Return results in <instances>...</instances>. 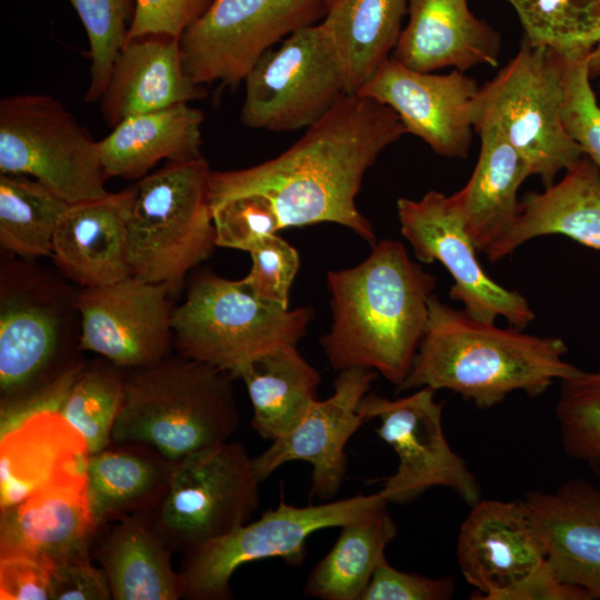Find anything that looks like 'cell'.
<instances>
[{
    "mask_svg": "<svg viewBox=\"0 0 600 600\" xmlns=\"http://www.w3.org/2000/svg\"><path fill=\"white\" fill-rule=\"evenodd\" d=\"M590 79L600 77V43L588 56Z\"/></svg>",
    "mask_w": 600,
    "mask_h": 600,
    "instance_id": "obj_46",
    "label": "cell"
},
{
    "mask_svg": "<svg viewBox=\"0 0 600 600\" xmlns=\"http://www.w3.org/2000/svg\"><path fill=\"white\" fill-rule=\"evenodd\" d=\"M559 182L520 201L509 232L486 254L498 261L538 237L560 234L600 250V170L583 156Z\"/></svg>",
    "mask_w": 600,
    "mask_h": 600,
    "instance_id": "obj_26",
    "label": "cell"
},
{
    "mask_svg": "<svg viewBox=\"0 0 600 600\" xmlns=\"http://www.w3.org/2000/svg\"><path fill=\"white\" fill-rule=\"evenodd\" d=\"M89 39L90 82L86 102L100 100L113 62L127 40L136 0H70Z\"/></svg>",
    "mask_w": 600,
    "mask_h": 600,
    "instance_id": "obj_38",
    "label": "cell"
},
{
    "mask_svg": "<svg viewBox=\"0 0 600 600\" xmlns=\"http://www.w3.org/2000/svg\"><path fill=\"white\" fill-rule=\"evenodd\" d=\"M323 0H212L180 36L183 69L203 87H234L271 47L326 13Z\"/></svg>",
    "mask_w": 600,
    "mask_h": 600,
    "instance_id": "obj_13",
    "label": "cell"
},
{
    "mask_svg": "<svg viewBox=\"0 0 600 600\" xmlns=\"http://www.w3.org/2000/svg\"><path fill=\"white\" fill-rule=\"evenodd\" d=\"M408 13L391 57L407 68L464 72L478 64L498 66L500 36L470 11L467 0H409Z\"/></svg>",
    "mask_w": 600,
    "mask_h": 600,
    "instance_id": "obj_25",
    "label": "cell"
},
{
    "mask_svg": "<svg viewBox=\"0 0 600 600\" xmlns=\"http://www.w3.org/2000/svg\"><path fill=\"white\" fill-rule=\"evenodd\" d=\"M478 133L481 149L476 168L451 198L476 249L486 253L513 226L519 187L532 173L524 157L499 131L486 128Z\"/></svg>",
    "mask_w": 600,
    "mask_h": 600,
    "instance_id": "obj_27",
    "label": "cell"
},
{
    "mask_svg": "<svg viewBox=\"0 0 600 600\" xmlns=\"http://www.w3.org/2000/svg\"><path fill=\"white\" fill-rule=\"evenodd\" d=\"M172 294L161 283L131 276L76 294L79 349L133 370L151 367L173 349Z\"/></svg>",
    "mask_w": 600,
    "mask_h": 600,
    "instance_id": "obj_16",
    "label": "cell"
},
{
    "mask_svg": "<svg viewBox=\"0 0 600 600\" xmlns=\"http://www.w3.org/2000/svg\"><path fill=\"white\" fill-rule=\"evenodd\" d=\"M377 376V371L361 367L339 371L332 394L317 399L290 432L252 458L259 481L288 462L304 461L312 466L310 496L332 499L346 477L347 443L366 422L358 407Z\"/></svg>",
    "mask_w": 600,
    "mask_h": 600,
    "instance_id": "obj_18",
    "label": "cell"
},
{
    "mask_svg": "<svg viewBox=\"0 0 600 600\" xmlns=\"http://www.w3.org/2000/svg\"><path fill=\"white\" fill-rule=\"evenodd\" d=\"M57 404L58 400L37 404L1 426L0 510L61 473L86 469L87 442Z\"/></svg>",
    "mask_w": 600,
    "mask_h": 600,
    "instance_id": "obj_23",
    "label": "cell"
},
{
    "mask_svg": "<svg viewBox=\"0 0 600 600\" xmlns=\"http://www.w3.org/2000/svg\"><path fill=\"white\" fill-rule=\"evenodd\" d=\"M588 56L562 59V121L568 134L600 170V106L591 87Z\"/></svg>",
    "mask_w": 600,
    "mask_h": 600,
    "instance_id": "obj_39",
    "label": "cell"
},
{
    "mask_svg": "<svg viewBox=\"0 0 600 600\" xmlns=\"http://www.w3.org/2000/svg\"><path fill=\"white\" fill-rule=\"evenodd\" d=\"M383 503L388 502L378 491L298 507L287 503L281 490L276 508L183 553L179 570L182 598L231 599L230 580L242 564L280 558L289 564L299 566L306 557L307 541L311 534L322 529L342 527Z\"/></svg>",
    "mask_w": 600,
    "mask_h": 600,
    "instance_id": "obj_9",
    "label": "cell"
},
{
    "mask_svg": "<svg viewBox=\"0 0 600 600\" xmlns=\"http://www.w3.org/2000/svg\"><path fill=\"white\" fill-rule=\"evenodd\" d=\"M100 527L86 469L70 470L1 510L0 557L24 554L54 566L89 554Z\"/></svg>",
    "mask_w": 600,
    "mask_h": 600,
    "instance_id": "obj_20",
    "label": "cell"
},
{
    "mask_svg": "<svg viewBox=\"0 0 600 600\" xmlns=\"http://www.w3.org/2000/svg\"><path fill=\"white\" fill-rule=\"evenodd\" d=\"M206 92L183 69L180 38L149 33L127 38L99 100L100 110L114 128L130 117L189 103Z\"/></svg>",
    "mask_w": 600,
    "mask_h": 600,
    "instance_id": "obj_24",
    "label": "cell"
},
{
    "mask_svg": "<svg viewBox=\"0 0 600 600\" xmlns=\"http://www.w3.org/2000/svg\"><path fill=\"white\" fill-rule=\"evenodd\" d=\"M233 379L178 353L128 370L111 442L147 446L176 462L230 440L240 422Z\"/></svg>",
    "mask_w": 600,
    "mask_h": 600,
    "instance_id": "obj_5",
    "label": "cell"
},
{
    "mask_svg": "<svg viewBox=\"0 0 600 600\" xmlns=\"http://www.w3.org/2000/svg\"><path fill=\"white\" fill-rule=\"evenodd\" d=\"M0 173L31 177L69 204L109 193L98 141L48 94L1 99Z\"/></svg>",
    "mask_w": 600,
    "mask_h": 600,
    "instance_id": "obj_10",
    "label": "cell"
},
{
    "mask_svg": "<svg viewBox=\"0 0 600 600\" xmlns=\"http://www.w3.org/2000/svg\"><path fill=\"white\" fill-rule=\"evenodd\" d=\"M244 126L294 131L318 121L347 92L334 48L320 23L302 27L268 50L244 79Z\"/></svg>",
    "mask_w": 600,
    "mask_h": 600,
    "instance_id": "obj_12",
    "label": "cell"
},
{
    "mask_svg": "<svg viewBox=\"0 0 600 600\" xmlns=\"http://www.w3.org/2000/svg\"><path fill=\"white\" fill-rule=\"evenodd\" d=\"M406 133L390 107L346 93L278 157L246 169L212 171L210 206L258 196L273 210L279 230L332 222L372 247L376 233L356 198L367 170Z\"/></svg>",
    "mask_w": 600,
    "mask_h": 600,
    "instance_id": "obj_1",
    "label": "cell"
},
{
    "mask_svg": "<svg viewBox=\"0 0 600 600\" xmlns=\"http://www.w3.org/2000/svg\"><path fill=\"white\" fill-rule=\"evenodd\" d=\"M201 110L180 103L130 117L98 141L109 178L140 180L160 161H179L201 154Z\"/></svg>",
    "mask_w": 600,
    "mask_h": 600,
    "instance_id": "obj_29",
    "label": "cell"
},
{
    "mask_svg": "<svg viewBox=\"0 0 600 600\" xmlns=\"http://www.w3.org/2000/svg\"><path fill=\"white\" fill-rule=\"evenodd\" d=\"M252 458L230 439L174 462L162 498L150 510L172 551L184 553L249 522L261 483Z\"/></svg>",
    "mask_w": 600,
    "mask_h": 600,
    "instance_id": "obj_11",
    "label": "cell"
},
{
    "mask_svg": "<svg viewBox=\"0 0 600 600\" xmlns=\"http://www.w3.org/2000/svg\"><path fill=\"white\" fill-rule=\"evenodd\" d=\"M524 39L560 58L589 54L600 43V0H508Z\"/></svg>",
    "mask_w": 600,
    "mask_h": 600,
    "instance_id": "obj_36",
    "label": "cell"
},
{
    "mask_svg": "<svg viewBox=\"0 0 600 600\" xmlns=\"http://www.w3.org/2000/svg\"><path fill=\"white\" fill-rule=\"evenodd\" d=\"M556 413L566 452L600 476V370L562 380Z\"/></svg>",
    "mask_w": 600,
    "mask_h": 600,
    "instance_id": "obj_37",
    "label": "cell"
},
{
    "mask_svg": "<svg viewBox=\"0 0 600 600\" xmlns=\"http://www.w3.org/2000/svg\"><path fill=\"white\" fill-rule=\"evenodd\" d=\"M217 244L250 252L279 230L269 203L258 196L234 197L211 204Z\"/></svg>",
    "mask_w": 600,
    "mask_h": 600,
    "instance_id": "obj_40",
    "label": "cell"
},
{
    "mask_svg": "<svg viewBox=\"0 0 600 600\" xmlns=\"http://www.w3.org/2000/svg\"><path fill=\"white\" fill-rule=\"evenodd\" d=\"M52 568L48 561L30 556L0 557V599H51Z\"/></svg>",
    "mask_w": 600,
    "mask_h": 600,
    "instance_id": "obj_44",
    "label": "cell"
},
{
    "mask_svg": "<svg viewBox=\"0 0 600 600\" xmlns=\"http://www.w3.org/2000/svg\"><path fill=\"white\" fill-rule=\"evenodd\" d=\"M212 0H136V11L127 38L149 33L179 37L209 7Z\"/></svg>",
    "mask_w": 600,
    "mask_h": 600,
    "instance_id": "obj_43",
    "label": "cell"
},
{
    "mask_svg": "<svg viewBox=\"0 0 600 600\" xmlns=\"http://www.w3.org/2000/svg\"><path fill=\"white\" fill-rule=\"evenodd\" d=\"M599 89H600V84H599Z\"/></svg>",
    "mask_w": 600,
    "mask_h": 600,
    "instance_id": "obj_47",
    "label": "cell"
},
{
    "mask_svg": "<svg viewBox=\"0 0 600 600\" xmlns=\"http://www.w3.org/2000/svg\"><path fill=\"white\" fill-rule=\"evenodd\" d=\"M77 291L36 264L4 252L0 267L1 420L47 398L82 362L73 336ZM80 350V349H79Z\"/></svg>",
    "mask_w": 600,
    "mask_h": 600,
    "instance_id": "obj_4",
    "label": "cell"
},
{
    "mask_svg": "<svg viewBox=\"0 0 600 600\" xmlns=\"http://www.w3.org/2000/svg\"><path fill=\"white\" fill-rule=\"evenodd\" d=\"M211 173L200 156L167 161L133 184L128 219L132 276L164 284L172 297L218 247L209 199Z\"/></svg>",
    "mask_w": 600,
    "mask_h": 600,
    "instance_id": "obj_6",
    "label": "cell"
},
{
    "mask_svg": "<svg viewBox=\"0 0 600 600\" xmlns=\"http://www.w3.org/2000/svg\"><path fill=\"white\" fill-rule=\"evenodd\" d=\"M174 462L150 447L110 443L86 464L92 509L100 523L152 510L162 498Z\"/></svg>",
    "mask_w": 600,
    "mask_h": 600,
    "instance_id": "obj_31",
    "label": "cell"
},
{
    "mask_svg": "<svg viewBox=\"0 0 600 600\" xmlns=\"http://www.w3.org/2000/svg\"><path fill=\"white\" fill-rule=\"evenodd\" d=\"M323 1H327V0H323Z\"/></svg>",
    "mask_w": 600,
    "mask_h": 600,
    "instance_id": "obj_48",
    "label": "cell"
},
{
    "mask_svg": "<svg viewBox=\"0 0 600 600\" xmlns=\"http://www.w3.org/2000/svg\"><path fill=\"white\" fill-rule=\"evenodd\" d=\"M436 390L388 399L367 393L358 407L364 421L377 419L378 437L397 453L398 467L379 490L388 503H406L433 487L453 490L472 506L481 499L477 478L450 447L443 432V403Z\"/></svg>",
    "mask_w": 600,
    "mask_h": 600,
    "instance_id": "obj_14",
    "label": "cell"
},
{
    "mask_svg": "<svg viewBox=\"0 0 600 600\" xmlns=\"http://www.w3.org/2000/svg\"><path fill=\"white\" fill-rule=\"evenodd\" d=\"M252 406V429L266 440L290 432L318 399L319 371L297 346L272 351L241 370Z\"/></svg>",
    "mask_w": 600,
    "mask_h": 600,
    "instance_id": "obj_32",
    "label": "cell"
},
{
    "mask_svg": "<svg viewBox=\"0 0 600 600\" xmlns=\"http://www.w3.org/2000/svg\"><path fill=\"white\" fill-rule=\"evenodd\" d=\"M252 266L243 284L259 299L289 308V292L300 267L298 251L277 233L250 252Z\"/></svg>",
    "mask_w": 600,
    "mask_h": 600,
    "instance_id": "obj_41",
    "label": "cell"
},
{
    "mask_svg": "<svg viewBox=\"0 0 600 600\" xmlns=\"http://www.w3.org/2000/svg\"><path fill=\"white\" fill-rule=\"evenodd\" d=\"M311 318L309 308L290 309L261 300L241 279L201 270L190 278L183 303L173 309V348L236 379L252 361L297 346Z\"/></svg>",
    "mask_w": 600,
    "mask_h": 600,
    "instance_id": "obj_7",
    "label": "cell"
},
{
    "mask_svg": "<svg viewBox=\"0 0 600 600\" xmlns=\"http://www.w3.org/2000/svg\"><path fill=\"white\" fill-rule=\"evenodd\" d=\"M457 556L478 600H508L547 562L523 500L472 504L460 526Z\"/></svg>",
    "mask_w": 600,
    "mask_h": 600,
    "instance_id": "obj_19",
    "label": "cell"
},
{
    "mask_svg": "<svg viewBox=\"0 0 600 600\" xmlns=\"http://www.w3.org/2000/svg\"><path fill=\"white\" fill-rule=\"evenodd\" d=\"M521 330L476 319L432 294L412 368L397 390L446 389L487 409L514 391L539 396L581 372L564 359L563 340Z\"/></svg>",
    "mask_w": 600,
    "mask_h": 600,
    "instance_id": "obj_3",
    "label": "cell"
},
{
    "mask_svg": "<svg viewBox=\"0 0 600 600\" xmlns=\"http://www.w3.org/2000/svg\"><path fill=\"white\" fill-rule=\"evenodd\" d=\"M134 186L98 199L68 204L52 242L54 264L80 288L99 287L132 276L128 219Z\"/></svg>",
    "mask_w": 600,
    "mask_h": 600,
    "instance_id": "obj_22",
    "label": "cell"
},
{
    "mask_svg": "<svg viewBox=\"0 0 600 600\" xmlns=\"http://www.w3.org/2000/svg\"><path fill=\"white\" fill-rule=\"evenodd\" d=\"M563 93L562 59L523 39L510 62L480 87L473 102L474 131H499L547 188L584 156L564 128Z\"/></svg>",
    "mask_w": 600,
    "mask_h": 600,
    "instance_id": "obj_8",
    "label": "cell"
},
{
    "mask_svg": "<svg viewBox=\"0 0 600 600\" xmlns=\"http://www.w3.org/2000/svg\"><path fill=\"white\" fill-rule=\"evenodd\" d=\"M327 287L332 323L320 343L330 366L371 369L400 386L426 331L436 277L402 242L382 239L359 264L329 271Z\"/></svg>",
    "mask_w": 600,
    "mask_h": 600,
    "instance_id": "obj_2",
    "label": "cell"
},
{
    "mask_svg": "<svg viewBox=\"0 0 600 600\" xmlns=\"http://www.w3.org/2000/svg\"><path fill=\"white\" fill-rule=\"evenodd\" d=\"M450 577L429 578L403 572L384 558L376 568L362 600H447L453 597Z\"/></svg>",
    "mask_w": 600,
    "mask_h": 600,
    "instance_id": "obj_42",
    "label": "cell"
},
{
    "mask_svg": "<svg viewBox=\"0 0 600 600\" xmlns=\"http://www.w3.org/2000/svg\"><path fill=\"white\" fill-rule=\"evenodd\" d=\"M33 178L0 173V246L23 259L51 257L56 228L68 207Z\"/></svg>",
    "mask_w": 600,
    "mask_h": 600,
    "instance_id": "obj_34",
    "label": "cell"
},
{
    "mask_svg": "<svg viewBox=\"0 0 600 600\" xmlns=\"http://www.w3.org/2000/svg\"><path fill=\"white\" fill-rule=\"evenodd\" d=\"M128 370L100 357L83 362L63 391L57 409L82 434L89 454L106 449L126 396Z\"/></svg>",
    "mask_w": 600,
    "mask_h": 600,
    "instance_id": "obj_35",
    "label": "cell"
},
{
    "mask_svg": "<svg viewBox=\"0 0 600 600\" xmlns=\"http://www.w3.org/2000/svg\"><path fill=\"white\" fill-rule=\"evenodd\" d=\"M52 600L112 599L102 569L96 568L89 554L57 563L52 568Z\"/></svg>",
    "mask_w": 600,
    "mask_h": 600,
    "instance_id": "obj_45",
    "label": "cell"
},
{
    "mask_svg": "<svg viewBox=\"0 0 600 600\" xmlns=\"http://www.w3.org/2000/svg\"><path fill=\"white\" fill-rule=\"evenodd\" d=\"M397 214L416 258L447 269L453 280L450 298L461 302L467 313L488 322L502 317L517 329L534 320L520 292L502 287L483 270L451 196L431 190L418 200L400 198Z\"/></svg>",
    "mask_w": 600,
    "mask_h": 600,
    "instance_id": "obj_15",
    "label": "cell"
},
{
    "mask_svg": "<svg viewBox=\"0 0 600 600\" xmlns=\"http://www.w3.org/2000/svg\"><path fill=\"white\" fill-rule=\"evenodd\" d=\"M479 89L476 80L460 70L447 74L420 72L388 58L358 94L390 107L406 132L422 139L437 154L466 158Z\"/></svg>",
    "mask_w": 600,
    "mask_h": 600,
    "instance_id": "obj_17",
    "label": "cell"
},
{
    "mask_svg": "<svg viewBox=\"0 0 600 600\" xmlns=\"http://www.w3.org/2000/svg\"><path fill=\"white\" fill-rule=\"evenodd\" d=\"M523 502L554 574L600 600V487L572 479Z\"/></svg>",
    "mask_w": 600,
    "mask_h": 600,
    "instance_id": "obj_21",
    "label": "cell"
},
{
    "mask_svg": "<svg viewBox=\"0 0 600 600\" xmlns=\"http://www.w3.org/2000/svg\"><path fill=\"white\" fill-rule=\"evenodd\" d=\"M98 544V558L114 600H177L182 598L172 550L157 530L150 511L116 520Z\"/></svg>",
    "mask_w": 600,
    "mask_h": 600,
    "instance_id": "obj_28",
    "label": "cell"
},
{
    "mask_svg": "<svg viewBox=\"0 0 600 600\" xmlns=\"http://www.w3.org/2000/svg\"><path fill=\"white\" fill-rule=\"evenodd\" d=\"M409 0H327L320 22L341 63L347 92L358 93L400 38Z\"/></svg>",
    "mask_w": 600,
    "mask_h": 600,
    "instance_id": "obj_30",
    "label": "cell"
},
{
    "mask_svg": "<svg viewBox=\"0 0 600 600\" xmlns=\"http://www.w3.org/2000/svg\"><path fill=\"white\" fill-rule=\"evenodd\" d=\"M387 504L340 527L333 547L307 577V597L362 600L376 568L386 558L387 546L397 536V524Z\"/></svg>",
    "mask_w": 600,
    "mask_h": 600,
    "instance_id": "obj_33",
    "label": "cell"
}]
</instances>
